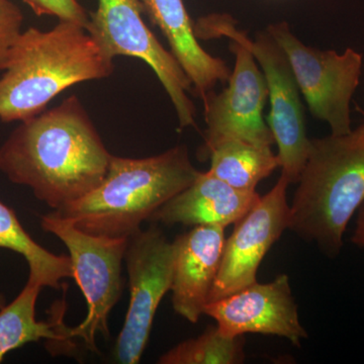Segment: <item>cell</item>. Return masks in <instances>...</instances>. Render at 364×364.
<instances>
[{
  "label": "cell",
  "mask_w": 364,
  "mask_h": 364,
  "mask_svg": "<svg viewBox=\"0 0 364 364\" xmlns=\"http://www.w3.org/2000/svg\"><path fill=\"white\" fill-rule=\"evenodd\" d=\"M225 230L210 225L195 226L173 241L172 306L176 314L193 324L203 315L217 277L226 240Z\"/></svg>",
  "instance_id": "cell-13"
},
{
  "label": "cell",
  "mask_w": 364,
  "mask_h": 364,
  "mask_svg": "<svg viewBox=\"0 0 364 364\" xmlns=\"http://www.w3.org/2000/svg\"><path fill=\"white\" fill-rule=\"evenodd\" d=\"M140 0H98L86 31L111 58L140 59L154 71L176 109L181 129L196 126L193 88L176 57L167 51L143 20Z\"/></svg>",
  "instance_id": "cell-7"
},
{
  "label": "cell",
  "mask_w": 364,
  "mask_h": 364,
  "mask_svg": "<svg viewBox=\"0 0 364 364\" xmlns=\"http://www.w3.org/2000/svg\"><path fill=\"white\" fill-rule=\"evenodd\" d=\"M289 181L280 176L272 191L261 196L235 224L224 250L208 301H217L257 282L261 262L289 227Z\"/></svg>",
  "instance_id": "cell-11"
},
{
  "label": "cell",
  "mask_w": 364,
  "mask_h": 364,
  "mask_svg": "<svg viewBox=\"0 0 364 364\" xmlns=\"http://www.w3.org/2000/svg\"><path fill=\"white\" fill-rule=\"evenodd\" d=\"M143 11L161 30L172 55L186 72L193 91L203 102L217 83L229 80L231 70L222 59L212 56L200 45L195 23L183 0H140Z\"/></svg>",
  "instance_id": "cell-15"
},
{
  "label": "cell",
  "mask_w": 364,
  "mask_h": 364,
  "mask_svg": "<svg viewBox=\"0 0 364 364\" xmlns=\"http://www.w3.org/2000/svg\"><path fill=\"white\" fill-rule=\"evenodd\" d=\"M200 173L184 145L146 158L112 155L107 176L97 188L54 212L85 233L130 238Z\"/></svg>",
  "instance_id": "cell-3"
},
{
  "label": "cell",
  "mask_w": 364,
  "mask_h": 364,
  "mask_svg": "<svg viewBox=\"0 0 364 364\" xmlns=\"http://www.w3.org/2000/svg\"><path fill=\"white\" fill-rule=\"evenodd\" d=\"M244 336H229L218 326L177 344L158 360L161 364H239L245 360Z\"/></svg>",
  "instance_id": "cell-19"
},
{
  "label": "cell",
  "mask_w": 364,
  "mask_h": 364,
  "mask_svg": "<svg viewBox=\"0 0 364 364\" xmlns=\"http://www.w3.org/2000/svg\"><path fill=\"white\" fill-rule=\"evenodd\" d=\"M37 16H49L59 21H73L87 26L90 16L78 0H23Z\"/></svg>",
  "instance_id": "cell-21"
},
{
  "label": "cell",
  "mask_w": 364,
  "mask_h": 364,
  "mask_svg": "<svg viewBox=\"0 0 364 364\" xmlns=\"http://www.w3.org/2000/svg\"><path fill=\"white\" fill-rule=\"evenodd\" d=\"M255 191H239L208 172L163 205L149 221L186 226H221L236 224L257 203Z\"/></svg>",
  "instance_id": "cell-14"
},
{
  "label": "cell",
  "mask_w": 364,
  "mask_h": 364,
  "mask_svg": "<svg viewBox=\"0 0 364 364\" xmlns=\"http://www.w3.org/2000/svg\"><path fill=\"white\" fill-rule=\"evenodd\" d=\"M114 70V59L85 26L59 21L49 31L28 28L0 77V121L31 119L70 86L109 77Z\"/></svg>",
  "instance_id": "cell-2"
},
{
  "label": "cell",
  "mask_w": 364,
  "mask_h": 364,
  "mask_svg": "<svg viewBox=\"0 0 364 364\" xmlns=\"http://www.w3.org/2000/svg\"><path fill=\"white\" fill-rule=\"evenodd\" d=\"M267 30L286 53L313 117L329 124L332 135L350 133V102L360 81L363 55L351 48L338 54L309 47L284 21Z\"/></svg>",
  "instance_id": "cell-8"
},
{
  "label": "cell",
  "mask_w": 364,
  "mask_h": 364,
  "mask_svg": "<svg viewBox=\"0 0 364 364\" xmlns=\"http://www.w3.org/2000/svg\"><path fill=\"white\" fill-rule=\"evenodd\" d=\"M205 158L210 159L208 173L243 191H255L260 181L280 167L279 157L273 154L269 146L238 139L218 143Z\"/></svg>",
  "instance_id": "cell-16"
},
{
  "label": "cell",
  "mask_w": 364,
  "mask_h": 364,
  "mask_svg": "<svg viewBox=\"0 0 364 364\" xmlns=\"http://www.w3.org/2000/svg\"><path fill=\"white\" fill-rule=\"evenodd\" d=\"M0 248L25 257L30 268V282L43 287L59 289L61 280L73 279L69 256L56 255L41 246L21 226L13 208L0 202Z\"/></svg>",
  "instance_id": "cell-18"
},
{
  "label": "cell",
  "mask_w": 364,
  "mask_h": 364,
  "mask_svg": "<svg viewBox=\"0 0 364 364\" xmlns=\"http://www.w3.org/2000/svg\"><path fill=\"white\" fill-rule=\"evenodd\" d=\"M236 56L234 71L228 86L219 95L212 92L205 105V144L200 156L205 159L210 148L229 139H238L260 146H272L274 138L263 119L268 98L267 81L251 52L241 43L232 41Z\"/></svg>",
  "instance_id": "cell-10"
},
{
  "label": "cell",
  "mask_w": 364,
  "mask_h": 364,
  "mask_svg": "<svg viewBox=\"0 0 364 364\" xmlns=\"http://www.w3.org/2000/svg\"><path fill=\"white\" fill-rule=\"evenodd\" d=\"M6 298H4V294L0 293V309L4 308V306H6Z\"/></svg>",
  "instance_id": "cell-23"
},
{
  "label": "cell",
  "mask_w": 364,
  "mask_h": 364,
  "mask_svg": "<svg viewBox=\"0 0 364 364\" xmlns=\"http://www.w3.org/2000/svg\"><path fill=\"white\" fill-rule=\"evenodd\" d=\"M195 33L198 39L227 37L241 43L259 63L270 102L267 122L279 147L282 176L289 184L296 183L308 158L310 139L306 136L301 91L286 53L267 30L258 33L255 39H249L245 33L237 30L235 21L228 14L198 18Z\"/></svg>",
  "instance_id": "cell-5"
},
{
  "label": "cell",
  "mask_w": 364,
  "mask_h": 364,
  "mask_svg": "<svg viewBox=\"0 0 364 364\" xmlns=\"http://www.w3.org/2000/svg\"><path fill=\"white\" fill-rule=\"evenodd\" d=\"M296 183L289 230L336 257L347 225L364 203V124L345 135L310 140Z\"/></svg>",
  "instance_id": "cell-4"
},
{
  "label": "cell",
  "mask_w": 364,
  "mask_h": 364,
  "mask_svg": "<svg viewBox=\"0 0 364 364\" xmlns=\"http://www.w3.org/2000/svg\"><path fill=\"white\" fill-rule=\"evenodd\" d=\"M41 227L68 249L73 279L87 304L85 320L76 327L64 326V336L68 342L81 339L88 350L98 352L97 335L109 338V316L123 291L122 272L129 238L85 233L56 212L42 215Z\"/></svg>",
  "instance_id": "cell-6"
},
{
  "label": "cell",
  "mask_w": 364,
  "mask_h": 364,
  "mask_svg": "<svg viewBox=\"0 0 364 364\" xmlns=\"http://www.w3.org/2000/svg\"><path fill=\"white\" fill-rule=\"evenodd\" d=\"M203 314L214 318L220 330L229 336H244L247 333L272 335L298 347L308 338L287 274H280L267 284L254 282L210 301Z\"/></svg>",
  "instance_id": "cell-12"
},
{
  "label": "cell",
  "mask_w": 364,
  "mask_h": 364,
  "mask_svg": "<svg viewBox=\"0 0 364 364\" xmlns=\"http://www.w3.org/2000/svg\"><path fill=\"white\" fill-rule=\"evenodd\" d=\"M351 242L358 247L364 249V203L356 213L355 227L351 236Z\"/></svg>",
  "instance_id": "cell-22"
},
{
  "label": "cell",
  "mask_w": 364,
  "mask_h": 364,
  "mask_svg": "<svg viewBox=\"0 0 364 364\" xmlns=\"http://www.w3.org/2000/svg\"><path fill=\"white\" fill-rule=\"evenodd\" d=\"M23 14L11 0H0V70H4L21 33Z\"/></svg>",
  "instance_id": "cell-20"
},
{
  "label": "cell",
  "mask_w": 364,
  "mask_h": 364,
  "mask_svg": "<svg viewBox=\"0 0 364 364\" xmlns=\"http://www.w3.org/2000/svg\"><path fill=\"white\" fill-rule=\"evenodd\" d=\"M176 245L156 224L139 230L129 238L124 262L129 275L130 301L114 346V360L140 363L158 306L170 291Z\"/></svg>",
  "instance_id": "cell-9"
},
{
  "label": "cell",
  "mask_w": 364,
  "mask_h": 364,
  "mask_svg": "<svg viewBox=\"0 0 364 364\" xmlns=\"http://www.w3.org/2000/svg\"><path fill=\"white\" fill-rule=\"evenodd\" d=\"M112 155L76 95L21 122L0 147V171L54 210L97 188Z\"/></svg>",
  "instance_id": "cell-1"
},
{
  "label": "cell",
  "mask_w": 364,
  "mask_h": 364,
  "mask_svg": "<svg viewBox=\"0 0 364 364\" xmlns=\"http://www.w3.org/2000/svg\"><path fill=\"white\" fill-rule=\"evenodd\" d=\"M42 289L39 284L28 280L16 299L0 309V363L9 352L42 339L59 343L57 347L66 346L61 333L63 313L52 322L36 318V305Z\"/></svg>",
  "instance_id": "cell-17"
}]
</instances>
